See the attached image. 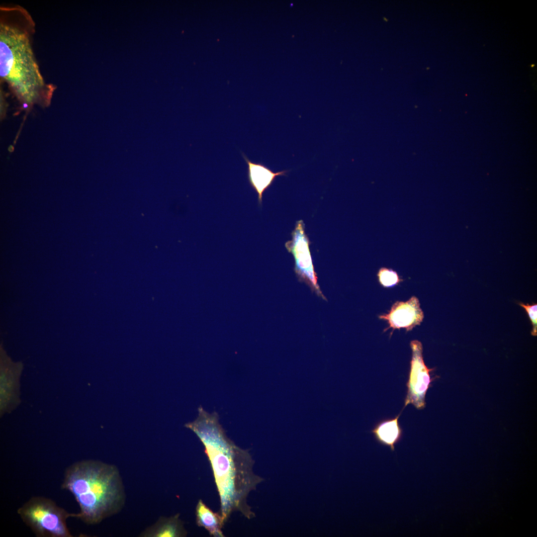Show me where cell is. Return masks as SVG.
<instances>
[{
	"instance_id": "1",
	"label": "cell",
	"mask_w": 537,
	"mask_h": 537,
	"mask_svg": "<svg viewBox=\"0 0 537 537\" xmlns=\"http://www.w3.org/2000/svg\"><path fill=\"white\" fill-rule=\"evenodd\" d=\"M198 412L196 419L184 426L196 434L204 447L219 496L218 513L223 526L234 512L248 519L254 518L247 498L264 479L254 472L255 461L249 451L227 436L218 414H210L201 407Z\"/></svg>"
},
{
	"instance_id": "2",
	"label": "cell",
	"mask_w": 537,
	"mask_h": 537,
	"mask_svg": "<svg viewBox=\"0 0 537 537\" xmlns=\"http://www.w3.org/2000/svg\"><path fill=\"white\" fill-rule=\"evenodd\" d=\"M70 492L80 512L73 517L87 525L98 524L119 513L126 501L123 480L118 467L100 460L76 462L65 470L61 485Z\"/></svg>"
},
{
	"instance_id": "3",
	"label": "cell",
	"mask_w": 537,
	"mask_h": 537,
	"mask_svg": "<svg viewBox=\"0 0 537 537\" xmlns=\"http://www.w3.org/2000/svg\"><path fill=\"white\" fill-rule=\"evenodd\" d=\"M4 18L0 22V75L26 107L45 98L49 101L50 88L40 73L30 41L32 21Z\"/></svg>"
},
{
	"instance_id": "4",
	"label": "cell",
	"mask_w": 537,
	"mask_h": 537,
	"mask_svg": "<svg viewBox=\"0 0 537 537\" xmlns=\"http://www.w3.org/2000/svg\"><path fill=\"white\" fill-rule=\"evenodd\" d=\"M22 522L37 537H73L67 520L68 512L51 499L33 496L17 510Z\"/></svg>"
},
{
	"instance_id": "5",
	"label": "cell",
	"mask_w": 537,
	"mask_h": 537,
	"mask_svg": "<svg viewBox=\"0 0 537 537\" xmlns=\"http://www.w3.org/2000/svg\"><path fill=\"white\" fill-rule=\"evenodd\" d=\"M291 235L292 239L285 243V247L294 257L295 272L299 280L306 283L317 294L322 296L309 249L311 243L305 232L303 220L296 222Z\"/></svg>"
},
{
	"instance_id": "6",
	"label": "cell",
	"mask_w": 537,
	"mask_h": 537,
	"mask_svg": "<svg viewBox=\"0 0 537 537\" xmlns=\"http://www.w3.org/2000/svg\"><path fill=\"white\" fill-rule=\"evenodd\" d=\"M410 347L412 358L404 408L411 404L420 410L425 407V395L431 382L430 374L431 369L424 363L422 343L418 340H413L410 343Z\"/></svg>"
},
{
	"instance_id": "7",
	"label": "cell",
	"mask_w": 537,
	"mask_h": 537,
	"mask_svg": "<svg viewBox=\"0 0 537 537\" xmlns=\"http://www.w3.org/2000/svg\"><path fill=\"white\" fill-rule=\"evenodd\" d=\"M379 318L386 321L389 324L385 331L392 328L393 332L396 329L403 328L409 331L421 324L424 314L418 299L413 296L407 301L396 302L388 313L379 315Z\"/></svg>"
},
{
	"instance_id": "8",
	"label": "cell",
	"mask_w": 537,
	"mask_h": 537,
	"mask_svg": "<svg viewBox=\"0 0 537 537\" xmlns=\"http://www.w3.org/2000/svg\"><path fill=\"white\" fill-rule=\"evenodd\" d=\"M242 155L248 166L249 184L257 193L258 203L261 206L265 191L272 185L277 177L286 176L288 171L283 170L274 173L261 163L253 162L243 153H242Z\"/></svg>"
},
{
	"instance_id": "9",
	"label": "cell",
	"mask_w": 537,
	"mask_h": 537,
	"mask_svg": "<svg viewBox=\"0 0 537 537\" xmlns=\"http://www.w3.org/2000/svg\"><path fill=\"white\" fill-rule=\"evenodd\" d=\"M187 533L179 514L170 517L161 516L157 521L141 533V537H184Z\"/></svg>"
},
{
	"instance_id": "10",
	"label": "cell",
	"mask_w": 537,
	"mask_h": 537,
	"mask_svg": "<svg viewBox=\"0 0 537 537\" xmlns=\"http://www.w3.org/2000/svg\"><path fill=\"white\" fill-rule=\"evenodd\" d=\"M400 413L393 418L384 419L378 422L371 432L380 444L389 447L392 451L395 446L401 440L403 429L399 423Z\"/></svg>"
},
{
	"instance_id": "11",
	"label": "cell",
	"mask_w": 537,
	"mask_h": 537,
	"mask_svg": "<svg viewBox=\"0 0 537 537\" xmlns=\"http://www.w3.org/2000/svg\"><path fill=\"white\" fill-rule=\"evenodd\" d=\"M196 523L198 526L204 528L210 536L214 537H225L223 525L219 514L214 512L202 500H199L195 508Z\"/></svg>"
},
{
	"instance_id": "12",
	"label": "cell",
	"mask_w": 537,
	"mask_h": 537,
	"mask_svg": "<svg viewBox=\"0 0 537 537\" xmlns=\"http://www.w3.org/2000/svg\"><path fill=\"white\" fill-rule=\"evenodd\" d=\"M377 276L380 284L384 287H393L403 280L395 270L384 267L378 270Z\"/></svg>"
},
{
	"instance_id": "13",
	"label": "cell",
	"mask_w": 537,
	"mask_h": 537,
	"mask_svg": "<svg viewBox=\"0 0 537 537\" xmlns=\"http://www.w3.org/2000/svg\"><path fill=\"white\" fill-rule=\"evenodd\" d=\"M520 305L525 308L527 313H528L530 320L533 325V330L531 334L533 336H537V304H534L533 305H529V304H524L522 303H520Z\"/></svg>"
}]
</instances>
